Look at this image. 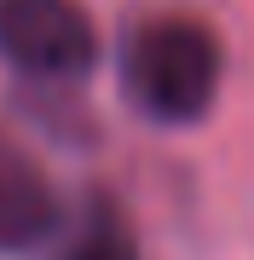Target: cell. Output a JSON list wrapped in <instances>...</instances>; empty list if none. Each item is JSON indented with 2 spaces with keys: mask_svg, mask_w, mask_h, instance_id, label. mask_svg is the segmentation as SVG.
Returning <instances> with one entry per match:
<instances>
[{
  "mask_svg": "<svg viewBox=\"0 0 254 260\" xmlns=\"http://www.w3.org/2000/svg\"><path fill=\"white\" fill-rule=\"evenodd\" d=\"M122 87L151 121H202L220 93V41L197 18H144L122 41Z\"/></svg>",
  "mask_w": 254,
  "mask_h": 260,
  "instance_id": "1",
  "label": "cell"
},
{
  "mask_svg": "<svg viewBox=\"0 0 254 260\" xmlns=\"http://www.w3.org/2000/svg\"><path fill=\"white\" fill-rule=\"evenodd\" d=\"M0 58L35 81H81L98 64V29L81 0H0Z\"/></svg>",
  "mask_w": 254,
  "mask_h": 260,
  "instance_id": "2",
  "label": "cell"
},
{
  "mask_svg": "<svg viewBox=\"0 0 254 260\" xmlns=\"http://www.w3.org/2000/svg\"><path fill=\"white\" fill-rule=\"evenodd\" d=\"M64 225L58 185L18 139L0 133V254H35Z\"/></svg>",
  "mask_w": 254,
  "mask_h": 260,
  "instance_id": "3",
  "label": "cell"
},
{
  "mask_svg": "<svg viewBox=\"0 0 254 260\" xmlns=\"http://www.w3.org/2000/svg\"><path fill=\"white\" fill-rule=\"evenodd\" d=\"M58 260H139V249H133V232H127L122 214L110 203H93L87 220H81V232L69 237V249Z\"/></svg>",
  "mask_w": 254,
  "mask_h": 260,
  "instance_id": "4",
  "label": "cell"
}]
</instances>
